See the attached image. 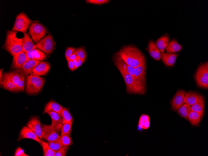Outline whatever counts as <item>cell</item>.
Wrapping results in <instances>:
<instances>
[{
  "mask_svg": "<svg viewBox=\"0 0 208 156\" xmlns=\"http://www.w3.org/2000/svg\"><path fill=\"white\" fill-rule=\"evenodd\" d=\"M120 72L124 79L128 93L140 95L145 94L146 90V85L141 83L129 74L122 71Z\"/></svg>",
  "mask_w": 208,
  "mask_h": 156,
  "instance_id": "cell-3",
  "label": "cell"
},
{
  "mask_svg": "<svg viewBox=\"0 0 208 156\" xmlns=\"http://www.w3.org/2000/svg\"><path fill=\"white\" fill-rule=\"evenodd\" d=\"M0 85L4 89L11 91H20L17 85L6 77L2 75L0 79Z\"/></svg>",
  "mask_w": 208,
  "mask_h": 156,
  "instance_id": "cell-20",
  "label": "cell"
},
{
  "mask_svg": "<svg viewBox=\"0 0 208 156\" xmlns=\"http://www.w3.org/2000/svg\"><path fill=\"white\" fill-rule=\"evenodd\" d=\"M25 138L33 139L41 145L40 139L37 135L28 127L24 126L22 128L19 133L17 140L19 141Z\"/></svg>",
  "mask_w": 208,
  "mask_h": 156,
  "instance_id": "cell-15",
  "label": "cell"
},
{
  "mask_svg": "<svg viewBox=\"0 0 208 156\" xmlns=\"http://www.w3.org/2000/svg\"><path fill=\"white\" fill-rule=\"evenodd\" d=\"M64 107L58 103L52 101L49 102L45 106L43 113L50 112H56L61 116V111Z\"/></svg>",
  "mask_w": 208,
  "mask_h": 156,
  "instance_id": "cell-21",
  "label": "cell"
},
{
  "mask_svg": "<svg viewBox=\"0 0 208 156\" xmlns=\"http://www.w3.org/2000/svg\"><path fill=\"white\" fill-rule=\"evenodd\" d=\"M15 156H28L26 154L24 150L20 147H18L16 149L14 154Z\"/></svg>",
  "mask_w": 208,
  "mask_h": 156,
  "instance_id": "cell-42",
  "label": "cell"
},
{
  "mask_svg": "<svg viewBox=\"0 0 208 156\" xmlns=\"http://www.w3.org/2000/svg\"><path fill=\"white\" fill-rule=\"evenodd\" d=\"M113 61L115 66L120 71H122L134 77L135 68L129 65L116 53L113 56Z\"/></svg>",
  "mask_w": 208,
  "mask_h": 156,
  "instance_id": "cell-9",
  "label": "cell"
},
{
  "mask_svg": "<svg viewBox=\"0 0 208 156\" xmlns=\"http://www.w3.org/2000/svg\"><path fill=\"white\" fill-rule=\"evenodd\" d=\"M71 127L72 125L71 124L67 123L63 124L60 130L61 135L64 134H70Z\"/></svg>",
  "mask_w": 208,
  "mask_h": 156,
  "instance_id": "cell-36",
  "label": "cell"
},
{
  "mask_svg": "<svg viewBox=\"0 0 208 156\" xmlns=\"http://www.w3.org/2000/svg\"><path fill=\"white\" fill-rule=\"evenodd\" d=\"M17 31L12 30L6 31V36L2 48L13 56L22 51V46L23 37L18 38Z\"/></svg>",
  "mask_w": 208,
  "mask_h": 156,
  "instance_id": "cell-2",
  "label": "cell"
},
{
  "mask_svg": "<svg viewBox=\"0 0 208 156\" xmlns=\"http://www.w3.org/2000/svg\"><path fill=\"white\" fill-rule=\"evenodd\" d=\"M166 48L167 53H173L180 51L182 47L176 40H173L168 43Z\"/></svg>",
  "mask_w": 208,
  "mask_h": 156,
  "instance_id": "cell-28",
  "label": "cell"
},
{
  "mask_svg": "<svg viewBox=\"0 0 208 156\" xmlns=\"http://www.w3.org/2000/svg\"><path fill=\"white\" fill-rule=\"evenodd\" d=\"M149 52L150 55L154 59L160 60L161 58L160 51L156 44L153 41L151 40L149 45Z\"/></svg>",
  "mask_w": 208,
  "mask_h": 156,
  "instance_id": "cell-24",
  "label": "cell"
},
{
  "mask_svg": "<svg viewBox=\"0 0 208 156\" xmlns=\"http://www.w3.org/2000/svg\"><path fill=\"white\" fill-rule=\"evenodd\" d=\"M69 149V146H64L58 150L55 151V156H65Z\"/></svg>",
  "mask_w": 208,
  "mask_h": 156,
  "instance_id": "cell-39",
  "label": "cell"
},
{
  "mask_svg": "<svg viewBox=\"0 0 208 156\" xmlns=\"http://www.w3.org/2000/svg\"><path fill=\"white\" fill-rule=\"evenodd\" d=\"M138 127L141 129L146 130L150 126V120L148 115L142 114L140 117Z\"/></svg>",
  "mask_w": 208,
  "mask_h": 156,
  "instance_id": "cell-30",
  "label": "cell"
},
{
  "mask_svg": "<svg viewBox=\"0 0 208 156\" xmlns=\"http://www.w3.org/2000/svg\"><path fill=\"white\" fill-rule=\"evenodd\" d=\"M73 62L75 69L80 67L83 63L81 59L77 56L76 59L73 60Z\"/></svg>",
  "mask_w": 208,
  "mask_h": 156,
  "instance_id": "cell-43",
  "label": "cell"
},
{
  "mask_svg": "<svg viewBox=\"0 0 208 156\" xmlns=\"http://www.w3.org/2000/svg\"><path fill=\"white\" fill-rule=\"evenodd\" d=\"M204 103L203 97L199 95L197 102L191 106V110L199 113L202 116L204 113Z\"/></svg>",
  "mask_w": 208,
  "mask_h": 156,
  "instance_id": "cell-23",
  "label": "cell"
},
{
  "mask_svg": "<svg viewBox=\"0 0 208 156\" xmlns=\"http://www.w3.org/2000/svg\"><path fill=\"white\" fill-rule=\"evenodd\" d=\"M51 117L52 122L51 125L59 133L63 125L62 117L60 115L54 112H50L47 113Z\"/></svg>",
  "mask_w": 208,
  "mask_h": 156,
  "instance_id": "cell-18",
  "label": "cell"
},
{
  "mask_svg": "<svg viewBox=\"0 0 208 156\" xmlns=\"http://www.w3.org/2000/svg\"><path fill=\"white\" fill-rule=\"evenodd\" d=\"M47 143L50 148L55 151L58 150L64 146L60 138L52 141H48Z\"/></svg>",
  "mask_w": 208,
  "mask_h": 156,
  "instance_id": "cell-35",
  "label": "cell"
},
{
  "mask_svg": "<svg viewBox=\"0 0 208 156\" xmlns=\"http://www.w3.org/2000/svg\"><path fill=\"white\" fill-rule=\"evenodd\" d=\"M24 76L17 85L20 91H23L25 86V78Z\"/></svg>",
  "mask_w": 208,
  "mask_h": 156,
  "instance_id": "cell-44",
  "label": "cell"
},
{
  "mask_svg": "<svg viewBox=\"0 0 208 156\" xmlns=\"http://www.w3.org/2000/svg\"><path fill=\"white\" fill-rule=\"evenodd\" d=\"M146 65L145 61L135 68L134 76L142 84L146 85L145 74Z\"/></svg>",
  "mask_w": 208,
  "mask_h": 156,
  "instance_id": "cell-16",
  "label": "cell"
},
{
  "mask_svg": "<svg viewBox=\"0 0 208 156\" xmlns=\"http://www.w3.org/2000/svg\"><path fill=\"white\" fill-rule=\"evenodd\" d=\"M191 106L187 104L184 103L178 110V113L182 117L187 119L188 115L191 111Z\"/></svg>",
  "mask_w": 208,
  "mask_h": 156,
  "instance_id": "cell-34",
  "label": "cell"
},
{
  "mask_svg": "<svg viewBox=\"0 0 208 156\" xmlns=\"http://www.w3.org/2000/svg\"><path fill=\"white\" fill-rule=\"evenodd\" d=\"M60 139L64 146H69L71 144L72 140L70 134H64L61 135Z\"/></svg>",
  "mask_w": 208,
  "mask_h": 156,
  "instance_id": "cell-38",
  "label": "cell"
},
{
  "mask_svg": "<svg viewBox=\"0 0 208 156\" xmlns=\"http://www.w3.org/2000/svg\"><path fill=\"white\" fill-rule=\"evenodd\" d=\"M186 92L182 90L177 91L173 97L172 102V108L176 111L184 104V98Z\"/></svg>",
  "mask_w": 208,
  "mask_h": 156,
  "instance_id": "cell-14",
  "label": "cell"
},
{
  "mask_svg": "<svg viewBox=\"0 0 208 156\" xmlns=\"http://www.w3.org/2000/svg\"><path fill=\"white\" fill-rule=\"evenodd\" d=\"M202 117L199 113L191 110L188 115L187 119L192 125H196L199 124Z\"/></svg>",
  "mask_w": 208,
  "mask_h": 156,
  "instance_id": "cell-31",
  "label": "cell"
},
{
  "mask_svg": "<svg viewBox=\"0 0 208 156\" xmlns=\"http://www.w3.org/2000/svg\"><path fill=\"white\" fill-rule=\"evenodd\" d=\"M178 54L177 53H162V60L166 65L172 66L175 64Z\"/></svg>",
  "mask_w": 208,
  "mask_h": 156,
  "instance_id": "cell-25",
  "label": "cell"
},
{
  "mask_svg": "<svg viewBox=\"0 0 208 156\" xmlns=\"http://www.w3.org/2000/svg\"><path fill=\"white\" fill-rule=\"evenodd\" d=\"M54 42L51 34H49L36 44V47L48 55L53 51Z\"/></svg>",
  "mask_w": 208,
  "mask_h": 156,
  "instance_id": "cell-8",
  "label": "cell"
},
{
  "mask_svg": "<svg viewBox=\"0 0 208 156\" xmlns=\"http://www.w3.org/2000/svg\"><path fill=\"white\" fill-rule=\"evenodd\" d=\"M26 81V91L30 95L37 93L40 91L45 82L43 78L31 75L27 76Z\"/></svg>",
  "mask_w": 208,
  "mask_h": 156,
  "instance_id": "cell-4",
  "label": "cell"
},
{
  "mask_svg": "<svg viewBox=\"0 0 208 156\" xmlns=\"http://www.w3.org/2000/svg\"><path fill=\"white\" fill-rule=\"evenodd\" d=\"M44 156H55V151L52 149L47 143L40 139Z\"/></svg>",
  "mask_w": 208,
  "mask_h": 156,
  "instance_id": "cell-33",
  "label": "cell"
},
{
  "mask_svg": "<svg viewBox=\"0 0 208 156\" xmlns=\"http://www.w3.org/2000/svg\"><path fill=\"white\" fill-rule=\"evenodd\" d=\"M67 62L68 63V66L70 69L72 71L74 70L75 69L73 61L69 60Z\"/></svg>",
  "mask_w": 208,
  "mask_h": 156,
  "instance_id": "cell-45",
  "label": "cell"
},
{
  "mask_svg": "<svg viewBox=\"0 0 208 156\" xmlns=\"http://www.w3.org/2000/svg\"><path fill=\"white\" fill-rule=\"evenodd\" d=\"M195 79L199 87L206 89L208 88V63L201 64L195 74Z\"/></svg>",
  "mask_w": 208,
  "mask_h": 156,
  "instance_id": "cell-5",
  "label": "cell"
},
{
  "mask_svg": "<svg viewBox=\"0 0 208 156\" xmlns=\"http://www.w3.org/2000/svg\"><path fill=\"white\" fill-rule=\"evenodd\" d=\"M109 1L108 0H87L85 1L87 3L97 5L106 4Z\"/></svg>",
  "mask_w": 208,
  "mask_h": 156,
  "instance_id": "cell-40",
  "label": "cell"
},
{
  "mask_svg": "<svg viewBox=\"0 0 208 156\" xmlns=\"http://www.w3.org/2000/svg\"><path fill=\"white\" fill-rule=\"evenodd\" d=\"M47 32V30L45 26L37 21H34L31 24L28 32L36 43L44 36Z\"/></svg>",
  "mask_w": 208,
  "mask_h": 156,
  "instance_id": "cell-7",
  "label": "cell"
},
{
  "mask_svg": "<svg viewBox=\"0 0 208 156\" xmlns=\"http://www.w3.org/2000/svg\"><path fill=\"white\" fill-rule=\"evenodd\" d=\"M77 57V55L75 53H74L69 56V57L67 60V61L69 60L73 61V60L76 59Z\"/></svg>",
  "mask_w": 208,
  "mask_h": 156,
  "instance_id": "cell-46",
  "label": "cell"
},
{
  "mask_svg": "<svg viewBox=\"0 0 208 156\" xmlns=\"http://www.w3.org/2000/svg\"><path fill=\"white\" fill-rule=\"evenodd\" d=\"M76 50V48L73 47H69L66 50L65 52V57L66 60L71 55L75 53Z\"/></svg>",
  "mask_w": 208,
  "mask_h": 156,
  "instance_id": "cell-41",
  "label": "cell"
},
{
  "mask_svg": "<svg viewBox=\"0 0 208 156\" xmlns=\"http://www.w3.org/2000/svg\"><path fill=\"white\" fill-rule=\"evenodd\" d=\"M2 69H1L0 70V78H1L2 76Z\"/></svg>",
  "mask_w": 208,
  "mask_h": 156,
  "instance_id": "cell-47",
  "label": "cell"
},
{
  "mask_svg": "<svg viewBox=\"0 0 208 156\" xmlns=\"http://www.w3.org/2000/svg\"><path fill=\"white\" fill-rule=\"evenodd\" d=\"M26 126L33 131L40 138L43 139L41 134V123L37 117L31 118L28 122Z\"/></svg>",
  "mask_w": 208,
  "mask_h": 156,
  "instance_id": "cell-13",
  "label": "cell"
},
{
  "mask_svg": "<svg viewBox=\"0 0 208 156\" xmlns=\"http://www.w3.org/2000/svg\"><path fill=\"white\" fill-rule=\"evenodd\" d=\"M199 95L197 93L193 92H186L184 98V104H187L191 106L192 105L197 102Z\"/></svg>",
  "mask_w": 208,
  "mask_h": 156,
  "instance_id": "cell-27",
  "label": "cell"
},
{
  "mask_svg": "<svg viewBox=\"0 0 208 156\" xmlns=\"http://www.w3.org/2000/svg\"><path fill=\"white\" fill-rule=\"evenodd\" d=\"M116 54L128 64L134 68L145 61L143 54L138 49L132 45L123 47Z\"/></svg>",
  "mask_w": 208,
  "mask_h": 156,
  "instance_id": "cell-1",
  "label": "cell"
},
{
  "mask_svg": "<svg viewBox=\"0 0 208 156\" xmlns=\"http://www.w3.org/2000/svg\"><path fill=\"white\" fill-rule=\"evenodd\" d=\"M61 116L63 124L69 123L72 124L73 119L69 110L65 108H63L61 111Z\"/></svg>",
  "mask_w": 208,
  "mask_h": 156,
  "instance_id": "cell-32",
  "label": "cell"
},
{
  "mask_svg": "<svg viewBox=\"0 0 208 156\" xmlns=\"http://www.w3.org/2000/svg\"><path fill=\"white\" fill-rule=\"evenodd\" d=\"M32 21L25 13L22 12L17 15L12 30L25 34Z\"/></svg>",
  "mask_w": 208,
  "mask_h": 156,
  "instance_id": "cell-6",
  "label": "cell"
},
{
  "mask_svg": "<svg viewBox=\"0 0 208 156\" xmlns=\"http://www.w3.org/2000/svg\"><path fill=\"white\" fill-rule=\"evenodd\" d=\"M29 60L26 53L22 51L17 54L13 56L11 69H21L23 64Z\"/></svg>",
  "mask_w": 208,
  "mask_h": 156,
  "instance_id": "cell-11",
  "label": "cell"
},
{
  "mask_svg": "<svg viewBox=\"0 0 208 156\" xmlns=\"http://www.w3.org/2000/svg\"><path fill=\"white\" fill-rule=\"evenodd\" d=\"M75 53L77 56L81 59L83 63L85 62L87 58V54L85 50L83 48H78L76 50Z\"/></svg>",
  "mask_w": 208,
  "mask_h": 156,
  "instance_id": "cell-37",
  "label": "cell"
},
{
  "mask_svg": "<svg viewBox=\"0 0 208 156\" xmlns=\"http://www.w3.org/2000/svg\"><path fill=\"white\" fill-rule=\"evenodd\" d=\"M22 51L26 53L36 48V47L33 43L29 35L27 33L24 34L22 44Z\"/></svg>",
  "mask_w": 208,
  "mask_h": 156,
  "instance_id": "cell-19",
  "label": "cell"
},
{
  "mask_svg": "<svg viewBox=\"0 0 208 156\" xmlns=\"http://www.w3.org/2000/svg\"><path fill=\"white\" fill-rule=\"evenodd\" d=\"M169 40L168 36L165 35L162 36L157 40L156 44L162 53H164L165 49L168 44Z\"/></svg>",
  "mask_w": 208,
  "mask_h": 156,
  "instance_id": "cell-29",
  "label": "cell"
},
{
  "mask_svg": "<svg viewBox=\"0 0 208 156\" xmlns=\"http://www.w3.org/2000/svg\"><path fill=\"white\" fill-rule=\"evenodd\" d=\"M50 68V64L46 61H41L30 73V75L37 77L45 75Z\"/></svg>",
  "mask_w": 208,
  "mask_h": 156,
  "instance_id": "cell-12",
  "label": "cell"
},
{
  "mask_svg": "<svg viewBox=\"0 0 208 156\" xmlns=\"http://www.w3.org/2000/svg\"><path fill=\"white\" fill-rule=\"evenodd\" d=\"M2 75L6 77L17 85L24 74L22 69H16L12 71L4 73Z\"/></svg>",
  "mask_w": 208,
  "mask_h": 156,
  "instance_id": "cell-17",
  "label": "cell"
},
{
  "mask_svg": "<svg viewBox=\"0 0 208 156\" xmlns=\"http://www.w3.org/2000/svg\"><path fill=\"white\" fill-rule=\"evenodd\" d=\"M27 55L30 59L42 61L45 59L47 57L42 51L35 49L27 53Z\"/></svg>",
  "mask_w": 208,
  "mask_h": 156,
  "instance_id": "cell-22",
  "label": "cell"
},
{
  "mask_svg": "<svg viewBox=\"0 0 208 156\" xmlns=\"http://www.w3.org/2000/svg\"><path fill=\"white\" fill-rule=\"evenodd\" d=\"M41 134L43 139L48 141L60 138V135L51 125L43 124L41 125Z\"/></svg>",
  "mask_w": 208,
  "mask_h": 156,
  "instance_id": "cell-10",
  "label": "cell"
},
{
  "mask_svg": "<svg viewBox=\"0 0 208 156\" xmlns=\"http://www.w3.org/2000/svg\"><path fill=\"white\" fill-rule=\"evenodd\" d=\"M41 62L40 61L30 59L26 62L23 65L22 70L25 76H26Z\"/></svg>",
  "mask_w": 208,
  "mask_h": 156,
  "instance_id": "cell-26",
  "label": "cell"
}]
</instances>
